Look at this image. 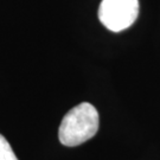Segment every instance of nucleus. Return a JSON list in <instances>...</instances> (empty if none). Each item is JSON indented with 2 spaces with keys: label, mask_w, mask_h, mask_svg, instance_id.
<instances>
[{
  "label": "nucleus",
  "mask_w": 160,
  "mask_h": 160,
  "mask_svg": "<svg viewBox=\"0 0 160 160\" xmlns=\"http://www.w3.org/2000/svg\"><path fill=\"white\" fill-rule=\"evenodd\" d=\"M139 16V0H102L98 8L100 22L113 32L132 26Z\"/></svg>",
  "instance_id": "f03ea898"
},
{
  "label": "nucleus",
  "mask_w": 160,
  "mask_h": 160,
  "mask_svg": "<svg viewBox=\"0 0 160 160\" xmlns=\"http://www.w3.org/2000/svg\"><path fill=\"white\" fill-rule=\"evenodd\" d=\"M0 160H18L11 145L1 134H0Z\"/></svg>",
  "instance_id": "7ed1b4c3"
},
{
  "label": "nucleus",
  "mask_w": 160,
  "mask_h": 160,
  "mask_svg": "<svg viewBox=\"0 0 160 160\" xmlns=\"http://www.w3.org/2000/svg\"><path fill=\"white\" fill-rule=\"evenodd\" d=\"M98 125L100 119L96 108L88 102L80 103L63 118L58 129V139L64 146H78L96 134Z\"/></svg>",
  "instance_id": "f257e3e1"
}]
</instances>
